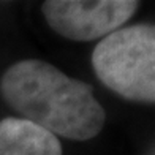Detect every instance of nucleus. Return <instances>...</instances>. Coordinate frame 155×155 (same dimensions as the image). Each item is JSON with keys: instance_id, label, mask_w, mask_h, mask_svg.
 Wrapping results in <instances>:
<instances>
[{"instance_id": "f257e3e1", "label": "nucleus", "mask_w": 155, "mask_h": 155, "mask_svg": "<svg viewBox=\"0 0 155 155\" xmlns=\"http://www.w3.org/2000/svg\"><path fill=\"white\" fill-rule=\"evenodd\" d=\"M0 97L19 117L55 138L90 141L106 124L94 87L41 59H22L0 76Z\"/></svg>"}, {"instance_id": "f03ea898", "label": "nucleus", "mask_w": 155, "mask_h": 155, "mask_svg": "<svg viewBox=\"0 0 155 155\" xmlns=\"http://www.w3.org/2000/svg\"><path fill=\"white\" fill-rule=\"evenodd\" d=\"M92 68L104 87L124 100L155 103V27L124 25L95 45Z\"/></svg>"}, {"instance_id": "7ed1b4c3", "label": "nucleus", "mask_w": 155, "mask_h": 155, "mask_svg": "<svg viewBox=\"0 0 155 155\" xmlns=\"http://www.w3.org/2000/svg\"><path fill=\"white\" fill-rule=\"evenodd\" d=\"M139 5L135 0H48L41 3V13L57 35L86 43L122 29Z\"/></svg>"}, {"instance_id": "20e7f679", "label": "nucleus", "mask_w": 155, "mask_h": 155, "mask_svg": "<svg viewBox=\"0 0 155 155\" xmlns=\"http://www.w3.org/2000/svg\"><path fill=\"white\" fill-rule=\"evenodd\" d=\"M0 155H63L59 138L22 117L0 120Z\"/></svg>"}]
</instances>
